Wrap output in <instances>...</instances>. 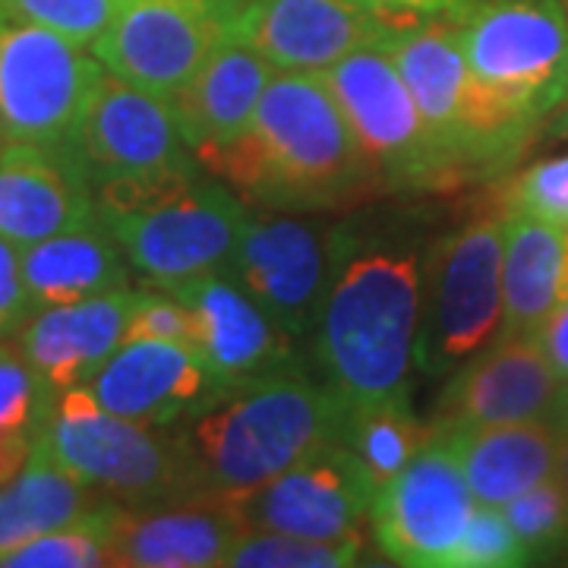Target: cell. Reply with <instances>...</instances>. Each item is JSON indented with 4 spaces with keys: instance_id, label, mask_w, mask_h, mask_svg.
Instances as JSON below:
<instances>
[{
    "instance_id": "2e32d148",
    "label": "cell",
    "mask_w": 568,
    "mask_h": 568,
    "mask_svg": "<svg viewBox=\"0 0 568 568\" xmlns=\"http://www.w3.org/2000/svg\"><path fill=\"white\" fill-rule=\"evenodd\" d=\"M395 29L402 26L361 0H246L227 26L275 73H325L366 44L388 41Z\"/></svg>"
},
{
    "instance_id": "5bb4252c",
    "label": "cell",
    "mask_w": 568,
    "mask_h": 568,
    "mask_svg": "<svg viewBox=\"0 0 568 568\" xmlns=\"http://www.w3.org/2000/svg\"><path fill=\"white\" fill-rule=\"evenodd\" d=\"M231 13L222 0H126L92 54L108 73L168 102L227 39Z\"/></svg>"
},
{
    "instance_id": "d4e9b609",
    "label": "cell",
    "mask_w": 568,
    "mask_h": 568,
    "mask_svg": "<svg viewBox=\"0 0 568 568\" xmlns=\"http://www.w3.org/2000/svg\"><path fill=\"white\" fill-rule=\"evenodd\" d=\"M568 297V231L506 212L503 244V338L537 335ZM496 335V338H499Z\"/></svg>"
},
{
    "instance_id": "4dcf8cb0",
    "label": "cell",
    "mask_w": 568,
    "mask_h": 568,
    "mask_svg": "<svg viewBox=\"0 0 568 568\" xmlns=\"http://www.w3.org/2000/svg\"><path fill=\"white\" fill-rule=\"evenodd\" d=\"M361 562V537L310 540L278 530H244L224 568H345Z\"/></svg>"
},
{
    "instance_id": "5b68a950",
    "label": "cell",
    "mask_w": 568,
    "mask_h": 568,
    "mask_svg": "<svg viewBox=\"0 0 568 568\" xmlns=\"http://www.w3.org/2000/svg\"><path fill=\"white\" fill-rule=\"evenodd\" d=\"M95 203L130 268L145 284L168 291L222 272L250 219L231 186L200 174Z\"/></svg>"
},
{
    "instance_id": "7402d4cb",
    "label": "cell",
    "mask_w": 568,
    "mask_h": 568,
    "mask_svg": "<svg viewBox=\"0 0 568 568\" xmlns=\"http://www.w3.org/2000/svg\"><path fill=\"white\" fill-rule=\"evenodd\" d=\"M136 291L118 287L73 304L36 306L17 332V351L48 395L82 386L126 342Z\"/></svg>"
},
{
    "instance_id": "ffe728a7",
    "label": "cell",
    "mask_w": 568,
    "mask_h": 568,
    "mask_svg": "<svg viewBox=\"0 0 568 568\" xmlns=\"http://www.w3.org/2000/svg\"><path fill=\"white\" fill-rule=\"evenodd\" d=\"M82 386L111 414L152 426L183 424L219 386L193 345L130 338Z\"/></svg>"
},
{
    "instance_id": "ac0fdd59",
    "label": "cell",
    "mask_w": 568,
    "mask_h": 568,
    "mask_svg": "<svg viewBox=\"0 0 568 568\" xmlns=\"http://www.w3.org/2000/svg\"><path fill=\"white\" fill-rule=\"evenodd\" d=\"M234 506L222 493H190L155 506L114 508L111 566L215 568L244 534Z\"/></svg>"
},
{
    "instance_id": "f546056e",
    "label": "cell",
    "mask_w": 568,
    "mask_h": 568,
    "mask_svg": "<svg viewBox=\"0 0 568 568\" xmlns=\"http://www.w3.org/2000/svg\"><path fill=\"white\" fill-rule=\"evenodd\" d=\"M118 503H102L67 528L48 530L36 540L0 556V568H99L111 566V521Z\"/></svg>"
},
{
    "instance_id": "83f0119b",
    "label": "cell",
    "mask_w": 568,
    "mask_h": 568,
    "mask_svg": "<svg viewBox=\"0 0 568 568\" xmlns=\"http://www.w3.org/2000/svg\"><path fill=\"white\" fill-rule=\"evenodd\" d=\"M426 439L429 429L414 417L407 398L347 410L345 446L357 458V465L364 467L376 493L405 470Z\"/></svg>"
},
{
    "instance_id": "3957f363",
    "label": "cell",
    "mask_w": 568,
    "mask_h": 568,
    "mask_svg": "<svg viewBox=\"0 0 568 568\" xmlns=\"http://www.w3.org/2000/svg\"><path fill=\"white\" fill-rule=\"evenodd\" d=\"M347 410L335 388L294 364L219 388L178 429L200 487L241 493L345 443Z\"/></svg>"
},
{
    "instance_id": "603a6c76",
    "label": "cell",
    "mask_w": 568,
    "mask_h": 568,
    "mask_svg": "<svg viewBox=\"0 0 568 568\" xmlns=\"http://www.w3.org/2000/svg\"><path fill=\"white\" fill-rule=\"evenodd\" d=\"M272 77L275 67L227 32V39L209 54L200 73L174 99H168L186 145L203 159L241 140L256 118Z\"/></svg>"
},
{
    "instance_id": "ba28073f",
    "label": "cell",
    "mask_w": 568,
    "mask_h": 568,
    "mask_svg": "<svg viewBox=\"0 0 568 568\" xmlns=\"http://www.w3.org/2000/svg\"><path fill=\"white\" fill-rule=\"evenodd\" d=\"M506 215L448 234L420 268V323L414 366L446 376L499 335Z\"/></svg>"
},
{
    "instance_id": "d590c367",
    "label": "cell",
    "mask_w": 568,
    "mask_h": 568,
    "mask_svg": "<svg viewBox=\"0 0 568 568\" xmlns=\"http://www.w3.org/2000/svg\"><path fill=\"white\" fill-rule=\"evenodd\" d=\"M130 338H164V342H196V320L190 306L168 287H149L136 291V301L130 310L126 342Z\"/></svg>"
},
{
    "instance_id": "4316f807",
    "label": "cell",
    "mask_w": 568,
    "mask_h": 568,
    "mask_svg": "<svg viewBox=\"0 0 568 568\" xmlns=\"http://www.w3.org/2000/svg\"><path fill=\"white\" fill-rule=\"evenodd\" d=\"M102 503H108L104 496H95V489L36 448L20 474L0 484V556L80 521Z\"/></svg>"
},
{
    "instance_id": "d6986e66",
    "label": "cell",
    "mask_w": 568,
    "mask_h": 568,
    "mask_svg": "<svg viewBox=\"0 0 568 568\" xmlns=\"http://www.w3.org/2000/svg\"><path fill=\"white\" fill-rule=\"evenodd\" d=\"M95 222V190L77 149L0 142V237L29 246Z\"/></svg>"
},
{
    "instance_id": "1f68e13d",
    "label": "cell",
    "mask_w": 568,
    "mask_h": 568,
    "mask_svg": "<svg viewBox=\"0 0 568 568\" xmlns=\"http://www.w3.org/2000/svg\"><path fill=\"white\" fill-rule=\"evenodd\" d=\"M508 525L525 549L528 562L556 556L568 547V499L556 477L530 487L503 506Z\"/></svg>"
},
{
    "instance_id": "74e56055",
    "label": "cell",
    "mask_w": 568,
    "mask_h": 568,
    "mask_svg": "<svg viewBox=\"0 0 568 568\" xmlns=\"http://www.w3.org/2000/svg\"><path fill=\"white\" fill-rule=\"evenodd\" d=\"M379 17H386L395 26H414L420 20H436V17H452L465 10L470 0H361Z\"/></svg>"
},
{
    "instance_id": "b9f144b4",
    "label": "cell",
    "mask_w": 568,
    "mask_h": 568,
    "mask_svg": "<svg viewBox=\"0 0 568 568\" xmlns=\"http://www.w3.org/2000/svg\"><path fill=\"white\" fill-rule=\"evenodd\" d=\"M562 130H566V133H568V114H566V121H562Z\"/></svg>"
},
{
    "instance_id": "30bf717a",
    "label": "cell",
    "mask_w": 568,
    "mask_h": 568,
    "mask_svg": "<svg viewBox=\"0 0 568 568\" xmlns=\"http://www.w3.org/2000/svg\"><path fill=\"white\" fill-rule=\"evenodd\" d=\"M95 54L0 7V142L77 149Z\"/></svg>"
},
{
    "instance_id": "4fadbf2b",
    "label": "cell",
    "mask_w": 568,
    "mask_h": 568,
    "mask_svg": "<svg viewBox=\"0 0 568 568\" xmlns=\"http://www.w3.org/2000/svg\"><path fill=\"white\" fill-rule=\"evenodd\" d=\"M474 506L455 448L433 426L405 470L376 493L369 506L373 537L398 566L452 568Z\"/></svg>"
},
{
    "instance_id": "484cf974",
    "label": "cell",
    "mask_w": 568,
    "mask_h": 568,
    "mask_svg": "<svg viewBox=\"0 0 568 568\" xmlns=\"http://www.w3.org/2000/svg\"><path fill=\"white\" fill-rule=\"evenodd\" d=\"M22 282L36 306H58L99 297L130 284V263L118 237L102 224H85L20 246Z\"/></svg>"
},
{
    "instance_id": "836d02e7",
    "label": "cell",
    "mask_w": 568,
    "mask_h": 568,
    "mask_svg": "<svg viewBox=\"0 0 568 568\" xmlns=\"http://www.w3.org/2000/svg\"><path fill=\"white\" fill-rule=\"evenodd\" d=\"M528 566V556L499 506H474L452 568H515Z\"/></svg>"
},
{
    "instance_id": "e575fe53",
    "label": "cell",
    "mask_w": 568,
    "mask_h": 568,
    "mask_svg": "<svg viewBox=\"0 0 568 568\" xmlns=\"http://www.w3.org/2000/svg\"><path fill=\"white\" fill-rule=\"evenodd\" d=\"M506 212H525L530 219L568 231V155L530 164L508 186Z\"/></svg>"
},
{
    "instance_id": "8fae6325",
    "label": "cell",
    "mask_w": 568,
    "mask_h": 568,
    "mask_svg": "<svg viewBox=\"0 0 568 568\" xmlns=\"http://www.w3.org/2000/svg\"><path fill=\"white\" fill-rule=\"evenodd\" d=\"M338 241L342 224L313 222L291 212H250L222 272L297 345L316 332L338 260Z\"/></svg>"
},
{
    "instance_id": "ab89813d",
    "label": "cell",
    "mask_w": 568,
    "mask_h": 568,
    "mask_svg": "<svg viewBox=\"0 0 568 568\" xmlns=\"http://www.w3.org/2000/svg\"><path fill=\"white\" fill-rule=\"evenodd\" d=\"M552 477L568 499V424L559 426V452H556V474Z\"/></svg>"
},
{
    "instance_id": "e0dca14e",
    "label": "cell",
    "mask_w": 568,
    "mask_h": 568,
    "mask_svg": "<svg viewBox=\"0 0 568 568\" xmlns=\"http://www.w3.org/2000/svg\"><path fill=\"white\" fill-rule=\"evenodd\" d=\"M562 395L566 379L552 369L537 335H499L448 379L436 407V426L559 424Z\"/></svg>"
},
{
    "instance_id": "60d3db41",
    "label": "cell",
    "mask_w": 568,
    "mask_h": 568,
    "mask_svg": "<svg viewBox=\"0 0 568 568\" xmlns=\"http://www.w3.org/2000/svg\"><path fill=\"white\" fill-rule=\"evenodd\" d=\"M559 424H568V383H566V395H562V410H559Z\"/></svg>"
},
{
    "instance_id": "d6a6232c",
    "label": "cell",
    "mask_w": 568,
    "mask_h": 568,
    "mask_svg": "<svg viewBox=\"0 0 568 568\" xmlns=\"http://www.w3.org/2000/svg\"><path fill=\"white\" fill-rule=\"evenodd\" d=\"M123 3L126 0H0L7 13L51 29L80 48H92L102 39Z\"/></svg>"
},
{
    "instance_id": "7bdbcfd3",
    "label": "cell",
    "mask_w": 568,
    "mask_h": 568,
    "mask_svg": "<svg viewBox=\"0 0 568 568\" xmlns=\"http://www.w3.org/2000/svg\"><path fill=\"white\" fill-rule=\"evenodd\" d=\"M562 3H566V10H568V0H562Z\"/></svg>"
},
{
    "instance_id": "9c48e42d",
    "label": "cell",
    "mask_w": 568,
    "mask_h": 568,
    "mask_svg": "<svg viewBox=\"0 0 568 568\" xmlns=\"http://www.w3.org/2000/svg\"><path fill=\"white\" fill-rule=\"evenodd\" d=\"M77 155L95 200L142 193L200 174V162L183 140L171 104L104 67L82 108Z\"/></svg>"
},
{
    "instance_id": "8d00e7d4",
    "label": "cell",
    "mask_w": 568,
    "mask_h": 568,
    "mask_svg": "<svg viewBox=\"0 0 568 568\" xmlns=\"http://www.w3.org/2000/svg\"><path fill=\"white\" fill-rule=\"evenodd\" d=\"M32 297L22 282L20 246L0 237V335L20 332V325L32 316Z\"/></svg>"
},
{
    "instance_id": "f35d334b",
    "label": "cell",
    "mask_w": 568,
    "mask_h": 568,
    "mask_svg": "<svg viewBox=\"0 0 568 568\" xmlns=\"http://www.w3.org/2000/svg\"><path fill=\"white\" fill-rule=\"evenodd\" d=\"M537 342L544 347L552 369L568 383V297L549 313V320L540 325Z\"/></svg>"
},
{
    "instance_id": "cb8c5ba5",
    "label": "cell",
    "mask_w": 568,
    "mask_h": 568,
    "mask_svg": "<svg viewBox=\"0 0 568 568\" xmlns=\"http://www.w3.org/2000/svg\"><path fill=\"white\" fill-rule=\"evenodd\" d=\"M556 420L493 426H436L448 436L477 506H506L556 474Z\"/></svg>"
},
{
    "instance_id": "9a60e30c",
    "label": "cell",
    "mask_w": 568,
    "mask_h": 568,
    "mask_svg": "<svg viewBox=\"0 0 568 568\" xmlns=\"http://www.w3.org/2000/svg\"><path fill=\"white\" fill-rule=\"evenodd\" d=\"M222 496L234 506L246 530L342 540L357 534L376 499V489L345 443H338L263 487Z\"/></svg>"
},
{
    "instance_id": "7c38bea8",
    "label": "cell",
    "mask_w": 568,
    "mask_h": 568,
    "mask_svg": "<svg viewBox=\"0 0 568 568\" xmlns=\"http://www.w3.org/2000/svg\"><path fill=\"white\" fill-rule=\"evenodd\" d=\"M320 77L386 186L429 190L452 181L386 41L347 54Z\"/></svg>"
},
{
    "instance_id": "f1b7e54d",
    "label": "cell",
    "mask_w": 568,
    "mask_h": 568,
    "mask_svg": "<svg viewBox=\"0 0 568 568\" xmlns=\"http://www.w3.org/2000/svg\"><path fill=\"white\" fill-rule=\"evenodd\" d=\"M48 388L17 347L0 342V484L17 477L36 452Z\"/></svg>"
},
{
    "instance_id": "44dd1931",
    "label": "cell",
    "mask_w": 568,
    "mask_h": 568,
    "mask_svg": "<svg viewBox=\"0 0 568 568\" xmlns=\"http://www.w3.org/2000/svg\"><path fill=\"white\" fill-rule=\"evenodd\" d=\"M174 294L196 320L193 347L219 388L297 364L294 342L224 272L193 278L174 287Z\"/></svg>"
},
{
    "instance_id": "52a82bcc",
    "label": "cell",
    "mask_w": 568,
    "mask_h": 568,
    "mask_svg": "<svg viewBox=\"0 0 568 568\" xmlns=\"http://www.w3.org/2000/svg\"><path fill=\"white\" fill-rule=\"evenodd\" d=\"M386 51L405 77L452 178L515 155L528 126L511 121L474 82L458 26H402L388 36Z\"/></svg>"
},
{
    "instance_id": "7a4b0ae2",
    "label": "cell",
    "mask_w": 568,
    "mask_h": 568,
    "mask_svg": "<svg viewBox=\"0 0 568 568\" xmlns=\"http://www.w3.org/2000/svg\"><path fill=\"white\" fill-rule=\"evenodd\" d=\"M420 256L398 237L342 224L313 351L347 407L407 398L420 323Z\"/></svg>"
},
{
    "instance_id": "6da1fadb",
    "label": "cell",
    "mask_w": 568,
    "mask_h": 568,
    "mask_svg": "<svg viewBox=\"0 0 568 568\" xmlns=\"http://www.w3.org/2000/svg\"><path fill=\"white\" fill-rule=\"evenodd\" d=\"M200 162L275 212L335 209L383 183L320 73H275L244 136Z\"/></svg>"
},
{
    "instance_id": "8992f818",
    "label": "cell",
    "mask_w": 568,
    "mask_h": 568,
    "mask_svg": "<svg viewBox=\"0 0 568 568\" xmlns=\"http://www.w3.org/2000/svg\"><path fill=\"white\" fill-rule=\"evenodd\" d=\"M467 70L511 121L534 126L568 102V10L562 0H487L458 26Z\"/></svg>"
},
{
    "instance_id": "277c9868",
    "label": "cell",
    "mask_w": 568,
    "mask_h": 568,
    "mask_svg": "<svg viewBox=\"0 0 568 568\" xmlns=\"http://www.w3.org/2000/svg\"><path fill=\"white\" fill-rule=\"evenodd\" d=\"M36 448L80 484L121 506H155L203 493L178 426L126 420L85 386L48 395Z\"/></svg>"
}]
</instances>
